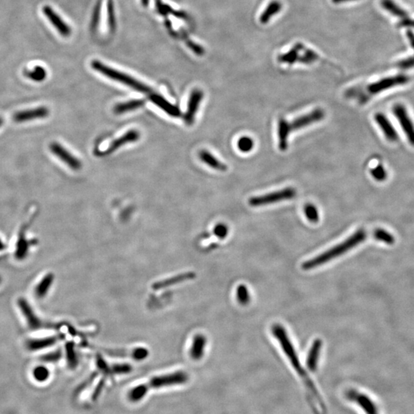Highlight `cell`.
I'll list each match as a JSON object with an SVG mask.
<instances>
[{
  "instance_id": "obj_1",
  "label": "cell",
  "mask_w": 414,
  "mask_h": 414,
  "mask_svg": "<svg viewBox=\"0 0 414 414\" xmlns=\"http://www.w3.org/2000/svg\"><path fill=\"white\" fill-rule=\"evenodd\" d=\"M271 332L273 335L274 336L278 341L280 342L281 345L282 349L283 352L286 354V357L289 358L292 364V367L296 370L297 374L303 379L305 385L308 387V390H309L310 393L315 398L316 401L319 403L320 406L324 409V403H323L322 399L320 396L319 393L317 390L315 384L312 382V380L308 377V374L305 372L303 367L301 365L300 361H299V357H298L297 353H296V349H294V346L292 344L290 338L288 336L285 327L280 324H275L271 327Z\"/></svg>"
},
{
  "instance_id": "obj_2",
  "label": "cell",
  "mask_w": 414,
  "mask_h": 414,
  "mask_svg": "<svg viewBox=\"0 0 414 414\" xmlns=\"http://www.w3.org/2000/svg\"><path fill=\"white\" fill-rule=\"evenodd\" d=\"M366 238L367 233L365 230L363 229L358 230L352 236L348 238L346 240L343 241L342 243H339L337 246L325 251L321 255H317L315 258L304 262L303 265H302V268L305 270H309L321 266V265L327 263V262L333 260L334 258L346 253L348 251L356 247L361 243H363Z\"/></svg>"
},
{
  "instance_id": "obj_3",
  "label": "cell",
  "mask_w": 414,
  "mask_h": 414,
  "mask_svg": "<svg viewBox=\"0 0 414 414\" xmlns=\"http://www.w3.org/2000/svg\"><path fill=\"white\" fill-rule=\"evenodd\" d=\"M92 67L94 70L101 73L103 76H106L108 79H112L116 82L124 84L127 85V87L133 89V90L137 91L141 93L146 94V95H151L152 93V90L151 88L148 87V85H145L125 73H120L112 67H108L106 64L101 63V61H92Z\"/></svg>"
},
{
  "instance_id": "obj_4",
  "label": "cell",
  "mask_w": 414,
  "mask_h": 414,
  "mask_svg": "<svg viewBox=\"0 0 414 414\" xmlns=\"http://www.w3.org/2000/svg\"><path fill=\"white\" fill-rule=\"evenodd\" d=\"M297 195L296 189L292 187L285 188L278 191L271 192L261 196H254L249 199L251 206L258 207L276 203L281 201L294 199Z\"/></svg>"
},
{
  "instance_id": "obj_5",
  "label": "cell",
  "mask_w": 414,
  "mask_h": 414,
  "mask_svg": "<svg viewBox=\"0 0 414 414\" xmlns=\"http://www.w3.org/2000/svg\"><path fill=\"white\" fill-rule=\"evenodd\" d=\"M188 377L186 373L183 371H177L171 374L154 377L147 384L148 388L160 389L170 386L180 385L187 382Z\"/></svg>"
},
{
  "instance_id": "obj_6",
  "label": "cell",
  "mask_w": 414,
  "mask_h": 414,
  "mask_svg": "<svg viewBox=\"0 0 414 414\" xmlns=\"http://www.w3.org/2000/svg\"><path fill=\"white\" fill-rule=\"evenodd\" d=\"M393 112L400 123L409 144L414 146V124L406 108L403 105L397 104L393 106Z\"/></svg>"
},
{
  "instance_id": "obj_7",
  "label": "cell",
  "mask_w": 414,
  "mask_h": 414,
  "mask_svg": "<svg viewBox=\"0 0 414 414\" xmlns=\"http://www.w3.org/2000/svg\"><path fill=\"white\" fill-rule=\"evenodd\" d=\"M348 400L357 403L366 414H379L378 408L374 401L365 393L351 389L345 393Z\"/></svg>"
},
{
  "instance_id": "obj_8",
  "label": "cell",
  "mask_w": 414,
  "mask_h": 414,
  "mask_svg": "<svg viewBox=\"0 0 414 414\" xmlns=\"http://www.w3.org/2000/svg\"><path fill=\"white\" fill-rule=\"evenodd\" d=\"M409 78L407 76L400 75V76L389 77L387 79L378 81L375 83L371 84L368 86V91L371 95H377L385 90L396 87L397 85H404L407 83Z\"/></svg>"
},
{
  "instance_id": "obj_9",
  "label": "cell",
  "mask_w": 414,
  "mask_h": 414,
  "mask_svg": "<svg viewBox=\"0 0 414 414\" xmlns=\"http://www.w3.org/2000/svg\"><path fill=\"white\" fill-rule=\"evenodd\" d=\"M324 117H325V112L324 110L321 108H316L305 115L297 117L294 120H292V122H289L291 130L292 131H294V130H300L304 127H308L315 123L321 121L324 118Z\"/></svg>"
},
{
  "instance_id": "obj_10",
  "label": "cell",
  "mask_w": 414,
  "mask_h": 414,
  "mask_svg": "<svg viewBox=\"0 0 414 414\" xmlns=\"http://www.w3.org/2000/svg\"><path fill=\"white\" fill-rule=\"evenodd\" d=\"M203 96V92L199 89H194L189 95L187 109L183 117V120L187 125H192L194 122L195 116L197 113Z\"/></svg>"
},
{
  "instance_id": "obj_11",
  "label": "cell",
  "mask_w": 414,
  "mask_h": 414,
  "mask_svg": "<svg viewBox=\"0 0 414 414\" xmlns=\"http://www.w3.org/2000/svg\"><path fill=\"white\" fill-rule=\"evenodd\" d=\"M51 152L55 154L57 158H59L67 167L74 170H78L82 167V163L76 157L73 156L71 153L65 149L62 145L58 143L51 144L50 146Z\"/></svg>"
},
{
  "instance_id": "obj_12",
  "label": "cell",
  "mask_w": 414,
  "mask_h": 414,
  "mask_svg": "<svg viewBox=\"0 0 414 414\" xmlns=\"http://www.w3.org/2000/svg\"><path fill=\"white\" fill-rule=\"evenodd\" d=\"M18 305L23 316L26 318V322L29 328L32 330H37L43 327V323L36 315L32 307L29 305L27 300L25 299H20L18 300Z\"/></svg>"
},
{
  "instance_id": "obj_13",
  "label": "cell",
  "mask_w": 414,
  "mask_h": 414,
  "mask_svg": "<svg viewBox=\"0 0 414 414\" xmlns=\"http://www.w3.org/2000/svg\"><path fill=\"white\" fill-rule=\"evenodd\" d=\"M139 138H140V133H139L137 130H128V131L126 132L124 135L114 140V142L110 145V146L108 147V149L101 152V154L102 156L109 155V154H111L113 152H114V151L118 150L120 147L124 146V145H126L127 144L134 143V142H137V141L139 140Z\"/></svg>"
},
{
  "instance_id": "obj_14",
  "label": "cell",
  "mask_w": 414,
  "mask_h": 414,
  "mask_svg": "<svg viewBox=\"0 0 414 414\" xmlns=\"http://www.w3.org/2000/svg\"><path fill=\"white\" fill-rule=\"evenodd\" d=\"M42 11L47 19L51 22V24L53 25L54 27L58 30L61 36L67 37L71 35V28L63 21L62 19L49 6H45L42 9Z\"/></svg>"
},
{
  "instance_id": "obj_15",
  "label": "cell",
  "mask_w": 414,
  "mask_h": 414,
  "mask_svg": "<svg viewBox=\"0 0 414 414\" xmlns=\"http://www.w3.org/2000/svg\"><path fill=\"white\" fill-rule=\"evenodd\" d=\"M48 113L49 111L48 108L45 107H39L34 109L16 113L13 116V120L18 123L26 122V121L36 120V119L45 118L48 115Z\"/></svg>"
},
{
  "instance_id": "obj_16",
  "label": "cell",
  "mask_w": 414,
  "mask_h": 414,
  "mask_svg": "<svg viewBox=\"0 0 414 414\" xmlns=\"http://www.w3.org/2000/svg\"><path fill=\"white\" fill-rule=\"evenodd\" d=\"M150 100L154 103V105L159 107L164 112L167 113L169 115L174 117H179L181 115V111L180 108L176 105H173L170 101L166 100L164 97L158 95L156 93H151L150 95Z\"/></svg>"
},
{
  "instance_id": "obj_17",
  "label": "cell",
  "mask_w": 414,
  "mask_h": 414,
  "mask_svg": "<svg viewBox=\"0 0 414 414\" xmlns=\"http://www.w3.org/2000/svg\"><path fill=\"white\" fill-rule=\"evenodd\" d=\"M374 118L387 140L391 142H396L398 139V134L389 119L381 113L376 114Z\"/></svg>"
},
{
  "instance_id": "obj_18",
  "label": "cell",
  "mask_w": 414,
  "mask_h": 414,
  "mask_svg": "<svg viewBox=\"0 0 414 414\" xmlns=\"http://www.w3.org/2000/svg\"><path fill=\"white\" fill-rule=\"evenodd\" d=\"M61 339L60 336H52L44 338L29 339L26 341V348L31 352H36L53 346Z\"/></svg>"
},
{
  "instance_id": "obj_19",
  "label": "cell",
  "mask_w": 414,
  "mask_h": 414,
  "mask_svg": "<svg viewBox=\"0 0 414 414\" xmlns=\"http://www.w3.org/2000/svg\"><path fill=\"white\" fill-rule=\"evenodd\" d=\"M206 337L203 334H196L193 337L191 347L189 349V356L194 361H199L203 357L206 346Z\"/></svg>"
},
{
  "instance_id": "obj_20",
  "label": "cell",
  "mask_w": 414,
  "mask_h": 414,
  "mask_svg": "<svg viewBox=\"0 0 414 414\" xmlns=\"http://www.w3.org/2000/svg\"><path fill=\"white\" fill-rule=\"evenodd\" d=\"M28 225L23 226L20 232V236L16 243V252H15V257L17 260H23L29 252V245L30 242L27 240L26 238V231L27 230Z\"/></svg>"
},
{
  "instance_id": "obj_21",
  "label": "cell",
  "mask_w": 414,
  "mask_h": 414,
  "mask_svg": "<svg viewBox=\"0 0 414 414\" xmlns=\"http://www.w3.org/2000/svg\"><path fill=\"white\" fill-rule=\"evenodd\" d=\"M321 348H322V341L320 339H316L312 343V347H311L309 352H308V358H307L306 361L307 367H308V370L312 371V372L316 371Z\"/></svg>"
},
{
  "instance_id": "obj_22",
  "label": "cell",
  "mask_w": 414,
  "mask_h": 414,
  "mask_svg": "<svg viewBox=\"0 0 414 414\" xmlns=\"http://www.w3.org/2000/svg\"><path fill=\"white\" fill-rule=\"evenodd\" d=\"M292 130L290 124L286 119L281 118L279 121V148L280 151H286L289 147V137Z\"/></svg>"
},
{
  "instance_id": "obj_23",
  "label": "cell",
  "mask_w": 414,
  "mask_h": 414,
  "mask_svg": "<svg viewBox=\"0 0 414 414\" xmlns=\"http://www.w3.org/2000/svg\"><path fill=\"white\" fill-rule=\"evenodd\" d=\"M54 275L51 273L45 274L39 284L34 289V294L38 299H43L48 294V291L53 283Z\"/></svg>"
},
{
  "instance_id": "obj_24",
  "label": "cell",
  "mask_w": 414,
  "mask_h": 414,
  "mask_svg": "<svg viewBox=\"0 0 414 414\" xmlns=\"http://www.w3.org/2000/svg\"><path fill=\"white\" fill-rule=\"evenodd\" d=\"M145 105V100H130L126 102L119 103L114 108V112L117 114H125L142 108Z\"/></svg>"
},
{
  "instance_id": "obj_25",
  "label": "cell",
  "mask_w": 414,
  "mask_h": 414,
  "mask_svg": "<svg viewBox=\"0 0 414 414\" xmlns=\"http://www.w3.org/2000/svg\"><path fill=\"white\" fill-rule=\"evenodd\" d=\"M199 158L202 162L205 163L206 165L209 166L214 170H220V171H225L227 167L225 164H223L221 161H219L217 158L213 155L211 152L207 151H202L199 152Z\"/></svg>"
},
{
  "instance_id": "obj_26",
  "label": "cell",
  "mask_w": 414,
  "mask_h": 414,
  "mask_svg": "<svg viewBox=\"0 0 414 414\" xmlns=\"http://www.w3.org/2000/svg\"><path fill=\"white\" fill-rule=\"evenodd\" d=\"M283 9L281 2L278 0H273L268 4L263 13L260 16L259 21L262 24H266L271 20V17L274 15L278 14Z\"/></svg>"
},
{
  "instance_id": "obj_27",
  "label": "cell",
  "mask_w": 414,
  "mask_h": 414,
  "mask_svg": "<svg viewBox=\"0 0 414 414\" xmlns=\"http://www.w3.org/2000/svg\"><path fill=\"white\" fill-rule=\"evenodd\" d=\"M303 47L304 45L299 42L290 51L283 55H280L278 58L279 61L289 64H294L299 60V51Z\"/></svg>"
},
{
  "instance_id": "obj_28",
  "label": "cell",
  "mask_w": 414,
  "mask_h": 414,
  "mask_svg": "<svg viewBox=\"0 0 414 414\" xmlns=\"http://www.w3.org/2000/svg\"><path fill=\"white\" fill-rule=\"evenodd\" d=\"M381 6L384 10L390 12L393 16L400 17L402 20L408 17V13L400 8L398 5H396L393 0H381Z\"/></svg>"
},
{
  "instance_id": "obj_29",
  "label": "cell",
  "mask_w": 414,
  "mask_h": 414,
  "mask_svg": "<svg viewBox=\"0 0 414 414\" xmlns=\"http://www.w3.org/2000/svg\"><path fill=\"white\" fill-rule=\"evenodd\" d=\"M149 390L150 389L148 388L147 384L136 386V387L130 389V391L128 392V394H127L128 400L130 401L133 402V403L141 401L146 396Z\"/></svg>"
},
{
  "instance_id": "obj_30",
  "label": "cell",
  "mask_w": 414,
  "mask_h": 414,
  "mask_svg": "<svg viewBox=\"0 0 414 414\" xmlns=\"http://www.w3.org/2000/svg\"><path fill=\"white\" fill-rule=\"evenodd\" d=\"M193 277H194V274L191 272H188L186 273V274H180V275H178L177 277H174V278L165 280L164 281L161 282L160 283H157V284L154 285L153 287L155 289H161V288L177 284V283H180V282L191 280Z\"/></svg>"
},
{
  "instance_id": "obj_31",
  "label": "cell",
  "mask_w": 414,
  "mask_h": 414,
  "mask_svg": "<svg viewBox=\"0 0 414 414\" xmlns=\"http://www.w3.org/2000/svg\"><path fill=\"white\" fill-rule=\"evenodd\" d=\"M25 76L33 82H41L45 80L47 76L46 70L42 66H36L32 71L26 70Z\"/></svg>"
},
{
  "instance_id": "obj_32",
  "label": "cell",
  "mask_w": 414,
  "mask_h": 414,
  "mask_svg": "<svg viewBox=\"0 0 414 414\" xmlns=\"http://www.w3.org/2000/svg\"><path fill=\"white\" fill-rule=\"evenodd\" d=\"M304 213L308 221L311 223H317L319 221V213H318L317 207L313 204H306L304 207Z\"/></svg>"
},
{
  "instance_id": "obj_33",
  "label": "cell",
  "mask_w": 414,
  "mask_h": 414,
  "mask_svg": "<svg viewBox=\"0 0 414 414\" xmlns=\"http://www.w3.org/2000/svg\"><path fill=\"white\" fill-rule=\"evenodd\" d=\"M66 358L67 363L70 368H75L78 365V358L75 352L74 344L68 343L66 344Z\"/></svg>"
},
{
  "instance_id": "obj_34",
  "label": "cell",
  "mask_w": 414,
  "mask_h": 414,
  "mask_svg": "<svg viewBox=\"0 0 414 414\" xmlns=\"http://www.w3.org/2000/svg\"><path fill=\"white\" fill-rule=\"evenodd\" d=\"M254 145L255 143H254L253 139L249 136H242L239 138L237 142L238 149L243 153L250 152L253 150Z\"/></svg>"
},
{
  "instance_id": "obj_35",
  "label": "cell",
  "mask_w": 414,
  "mask_h": 414,
  "mask_svg": "<svg viewBox=\"0 0 414 414\" xmlns=\"http://www.w3.org/2000/svg\"><path fill=\"white\" fill-rule=\"evenodd\" d=\"M236 299L241 305H247L250 302V295L247 287L244 285H240L236 289Z\"/></svg>"
},
{
  "instance_id": "obj_36",
  "label": "cell",
  "mask_w": 414,
  "mask_h": 414,
  "mask_svg": "<svg viewBox=\"0 0 414 414\" xmlns=\"http://www.w3.org/2000/svg\"><path fill=\"white\" fill-rule=\"evenodd\" d=\"M374 236L377 240L387 243V244H392L394 243V237L389 232L382 230V229L376 230Z\"/></svg>"
},
{
  "instance_id": "obj_37",
  "label": "cell",
  "mask_w": 414,
  "mask_h": 414,
  "mask_svg": "<svg viewBox=\"0 0 414 414\" xmlns=\"http://www.w3.org/2000/svg\"><path fill=\"white\" fill-rule=\"evenodd\" d=\"M49 376V371L45 367L38 366L34 369L33 377L38 382H45L48 380Z\"/></svg>"
},
{
  "instance_id": "obj_38",
  "label": "cell",
  "mask_w": 414,
  "mask_h": 414,
  "mask_svg": "<svg viewBox=\"0 0 414 414\" xmlns=\"http://www.w3.org/2000/svg\"><path fill=\"white\" fill-rule=\"evenodd\" d=\"M371 174L372 177H374V180H377V181H384L387 177V171L381 164H379L377 167L373 168L371 170Z\"/></svg>"
},
{
  "instance_id": "obj_39",
  "label": "cell",
  "mask_w": 414,
  "mask_h": 414,
  "mask_svg": "<svg viewBox=\"0 0 414 414\" xmlns=\"http://www.w3.org/2000/svg\"><path fill=\"white\" fill-rule=\"evenodd\" d=\"M132 367L127 364H121V365H114L109 368L108 372L115 374H125L131 372Z\"/></svg>"
},
{
  "instance_id": "obj_40",
  "label": "cell",
  "mask_w": 414,
  "mask_h": 414,
  "mask_svg": "<svg viewBox=\"0 0 414 414\" xmlns=\"http://www.w3.org/2000/svg\"><path fill=\"white\" fill-rule=\"evenodd\" d=\"M318 58V55L315 53V51L310 49H305L303 55L301 56L298 61H299V62L304 63V64H309L316 61Z\"/></svg>"
},
{
  "instance_id": "obj_41",
  "label": "cell",
  "mask_w": 414,
  "mask_h": 414,
  "mask_svg": "<svg viewBox=\"0 0 414 414\" xmlns=\"http://www.w3.org/2000/svg\"><path fill=\"white\" fill-rule=\"evenodd\" d=\"M61 357V352L58 349L55 352H50V353L43 355V356L41 357L40 360L45 362V363H55V362L59 361Z\"/></svg>"
},
{
  "instance_id": "obj_42",
  "label": "cell",
  "mask_w": 414,
  "mask_h": 414,
  "mask_svg": "<svg viewBox=\"0 0 414 414\" xmlns=\"http://www.w3.org/2000/svg\"><path fill=\"white\" fill-rule=\"evenodd\" d=\"M214 233L217 237L220 239H225L229 233V228L224 223H219L214 227Z\"/></svg>"
},
{
  "instance_id": "obj_43",
  "label": "cell",
  "mask_w": 414,
  "mask_h": 414,
  "mask_svg": "<svg viewBox=\"0 0 414 414\" xmlns=\"http://www.w3.org/2000/svg\"><path fill=\"white\" fill-rule=\"evenodd\" d=\"M149 355V352L146 349L144 348H137V349H133L131 352V357L136 361H142V360L146 359Z\"/></svg>"
},
{
  "instance_id": "obj_44",
  "label": "cell",
  "mask_w": 414,
  "mask_h": 414,
  "mask_svg": "<svg viewBox=\"0 0 414 414\" xmlns=\"http://www.w3.org/2000/svg\"><path fill=\"white\" fill-rule=\"evenodd\" d=\"M397 66L402 69H408L414 67V56L402 60L398 62Z\"/></svg>"
},
{
  "instance_id": "obj_45",
  "label": "cell",
  "mask_w": 414,
  "mask_h": 414,
  "mask_svg": "<svg viewBox=\"0 0 414 414\" xmlns=\"http://www.w3.org/2000/svg\"><path fill=\"white\" fill-rule=\"evenodd\" d=\"M398 26L400 27H412L414 28V20L411 19L405 18L402 20L399 23Z\"/></svg>"
},
{
  "instance_id": "obj_46",
  "label": "cell",
  "mask_w": 414,
  "mask_h": 414,
  "mask_svg": "<svg viewBox=\"0 0 414 414\" xmlns=\"http://www.w3.org/2000/svg\"><path fill=\"white\" fill-rule=\"evenodd\" d=\"M406 36H407L408 39H409V43H410L411 46L414 48V34L413 32H411V31L408 30L407 32H406Z\"/></svg>"
},
{
  "instance_id": "obj_47",
  "label": "cell",
  "mask_w": 414,
  "mask_h": 414,
  "mask_svg": "<svg viewBox=\"0 0 414 414\" xmlns=\"http://www.w3.org/2000/svg\"><path fill=\"white\" fill-rule=\"evenodd\" d=\"M334 4H345V3L353 2L356 0H331Z\"/></svg>"
},
{
  "instance_id": "obj_48",
  "label": "cell",
  "mask_w": 414,
  "mask_h": 414,
  "mask_svg": "<svg viewBox=\"0 0 414 414\" xmlns=\"http://www.w3.org/2000/svg\"><path fill=\"white\" fill-rule=\"evenodd\" d=\"M6 249L5 243L3 242L2 239H0V251L4 250Z\"/></svg>"
},
{
  "instance_id": "obj_49",
  "label": "cell",
  "mask_w": 414,
  "mask_h": 414,
  "mask_svg": "<svg viewBox=\"0 0 414 414\" xmlns=\"http://www.w3.org/2000/svg\"><path fill=\"white\" fill-rule=\"evenodd\" d=\"M3 124V119L0 117V126L2 125Z\"/></svg>"
},
{
  "instance_id": "obj_50",
  "label": "cell",
  "mask_w": 414,
  "mask_h": 414,
  "mask_svg": "<svg viewBox=\"0 0 414 414\" xmlns=\"http://www.w3.org/2000/svg\"><path fill=\"white\" fill-rule=\"evenodd\" d=\"M6 255H2V256H0V261L2 260L3 258H4Z\"/></svg>"
},
{
  "instance_id": "obj_51",
  "label": "cell",
  "mask_w": 414,
  "mask_h": 414,
  "mask_svg": "<svg viewBox=\"0 0 414 414\" xmlns=\"http://www.w3.org/2000/svg\"><path fill=\"white\" fill-rule=\"evenodd\" d=\"M1 282H2V280H1V277H0V283H1Z\"/></svg>"
}]
</instances>
